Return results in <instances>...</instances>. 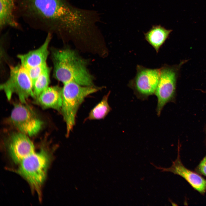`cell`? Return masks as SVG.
Returning a JSON list of instances; mask_svg holds the SVG:
<instances>
[{"label": "cell", "instance_id": "6da1fadb", "mask_svg": "<svg viewBox=\"0 0 206 206\" xmlns=\"http://www.w3.org/2000/svg\"><path fill=\"white\" fill-rule=\"evenodd\" d=\"M15 13L29 25L76 39L85 34L93 22L92 12L68 0H15Z\"/></svg>", "mask_w": 206, "mask_h": 206}, {"label": "cell", "instance_id": "7a4b0ae2", "mask_svg": "<svg viewBox=\"0 0 206 206\" xmlns=\"http://www.w3.org/2000/svg\"><path fill=\"white\" fill-rule=\"evenodd\" d=\"M54 76L64 84L74 82L84 86H93L94 78L87 68L86 60L69 48L53 51Z\"/></svg>", "mask_w": 206, "mask_h": 206}, {"label": "cell", "instance_id": "3957f363", "mask_svg": "<svg viewBox=\"0 0 206 206\" xmlns=\"http://www.w3.org/2000/svg\"><path fill=\"white\" fill-rule=\"evenodd\" d=\"M64 84L61 111L66 125V135L68 136L75 124L78 110L85 98L98 91L101 88L82 86L74 82Z\"/></svg>", "mask_w": 206, "mask_h": 206}, {"label": "cell", "instance_id": "277c9868", "mask_svg": "<svg viewBox=\"0 0 206 206\" xmlns=\"http://www.w3.org/2000/svg\"><path fill=\"white\" fill-rule=\"evenodd\" d=\"M51 160L50 153L46 149L41 148L24 159L19 164L16 172L39 194Z\"/></svg>", "mask_w": 206, "mask_h": 206}, {"label": "cell", "instance_id": "5b68a950", "mask_svg": "<svg viewBox=\"0 0 206 206\" xmlns=\"http://www.w3.org/2000/svg\"><path fill=\"white\" fill-rule=\"evenodd\" d=\"M0 88L9 100L14 94L17 95L23 103H25L29 97L35 98L32 82L27 69L21 64L10 66L9 77Z\"/></svg>", "mask_w": 206, "mask_h": 206}, {"label": "cell", "instance_id": "8992f818", "mask_svg": "<svg viewBox=\"0 0 206 206\" xmlns=\"http://www.w3.org/2000/svg\"><path fill=\"white\" fill-rule=\"evenodd\" d=\"M179 66L163 65L160 68V75L154 94L157 102L156 111L159 116L165 105L175 96Z\"/></svg>", "mask_w": 206, "mask_h": 206}, {"label": "cell", "instance_id": "52a82bcc", "mask_svg": "<svg viewBox=\"0 0 206 206\" xmlns=\"http://www.w3.org/2000/svg\"><path fill=\"white\" fill-rule=\"evenodd\" d=\"M9 120L19 132L29 136L38 133L43 124L31 108L22 103L14 105Z\"/></svg>", "mask_w": 206, "mask_h": 206}, {"label": "cell", "instance_id": "ba28073f", "mask_svg": "<svg viewBox=\"0 0 206 206\" xmlns=\"http://www.w3.org/2000/svg\"><path fill=\"white\" fill-rule=\"evenodd\" d=\"M135 76L130 80L128 86L137 97L141 100L154 94L160 75V68L151 69L137 65Z\"/></svg>", "mask_w": 206, "mask_h": 206}, {"label": "cell", "instance_id": "9c48e42d", "mask_svg": "<svg viewBox=\"0 0 206 206\" xmlns=\"http://www.w3.org/2000/svg\"><path fill=\"white\" fill-rule=\"evenodd\" d=\"M156 169L161 172H170L178 175L185 179L195 190L202 194L206 191V180L198 174L193 172L185 167L181 160L179 148H178L176 159L173 161L172 164L167 168L158 167L151 163Z\"/></svg>", "mask_w": 206, "mask_h": 206}, {"label": "cell", "instance_id": "30bf717a", "mask_svg": "<svg viewBox=\"0 0 206 206\" xmlns=\"http://www.w3.org/2000/svg\"><path fill=\"white\" fill-rule=\"evenodd\" d=\"M27 135L19 132L10 136L7 148L13 162L19 164L25 158L35 152L34 144Z\"/></svg>", "mask_w": 206, "mask_h": 206}, {"label": "cell", "instance_id": "8fae6325", "mask_svg": "<svg viewBox=\"0 0 206 206\" xmlns=\"http://www.w3.org/2000/svg\"><path fill=\"white\" fill-rule=\"evenodd\" d=\"M51 37V33H48L45 41L39 47L25 54L18 55L21 64L27 69L46 63L49 54L48 46Z\"/></svg>", "mask_w": 206, "mask_h": 206}, {"label": "cell", "instance_id": "7c38bea8", "mask_svg": "<svg viewBox=\"0 0 206 206\" xmlns=\"http://www.w3.org/2000/svg\"><path fill=\"white\" fill-rule=\"evenodd\" d=\"M43 108L61 111L62 103V88L58 86L48 87L35 99Z\"/></svg>", "mask_w": 206, "mask_h": 206}, {"label": "cell", "instance_id": "4fadbf2b", "mask_svg": "<svg viewBox=\"0 0 206 206\" xmlns=\"http://www.w3.org/2000/svg\"><path fill=\"white\" fill-rule=\"evenodd\" d=\"M15 0H0V28L7 26L18 28L15 14Z\"/></svg>", "mask_w": 206, "mask_h": 206}, {"label": "cell", "instance_id": "5bb4252c", "mask_svg": "<svg viewBox=\"0 0 206 206\" xmlns=\"http://www.w3.org/2000/svg\"><path fill=\"white\" fill-rule=\"evenodd\" d=\"M172 31L160 25H153L144 33V39L158 53Z\"/></svg>", "mask_w": 206, "mask_h": 206}, {"label": "cell", "instance_id": "9a60e30c", "mask_svg": "<svg viewBox=\"0 0 206 206\" xmlns=\"http://www.w3.org/2000/svg\"><path fill=\"white\" fill-rule=\"evenodd\" d=\"M110 92L104 96L101 101L90 111L86 120H97L104 119L111 110L108 102Z\"/></svg>", "mask_w": 206, "mask_h": 206}, {"label": "cell", "instance_id": "2e32d148", "mask_svg": "<svg viewBox=\"0 0 206 206\" xmlns=\"http://www.w3.org/2000/svg\"><path fill=\"white\" fill-rule=\"evenodd\" d=\"M50 68L47 65L41 74L33 84V90L36 98L44 90L48 87L50 82Z\"/></svg>", "mask_w": 206, "mask_h": 206}, {"label": "cell", "instance_id": "e0dca14e", "mask_svg": "<svg viewBox=\"0 0 206 206\" xmlns=\"http://www.w3.org/2000/svg\"><path fill=\"white\" fill-rule=\"evenodd\" d=\"M46 63L43 65L26 69L32 82L33 84L41 74L47 65Z\"/></svg>", "mask_w": 206, "mask_h": 206}, {"label": "cell", "instance_id": "ac0fdd59", "mask_svg": "<svg viewBox=\"0 0 206 206\" xmlns=\"http://www.w3.org/2000/svg\"><path fill=\"white\" fill-rule=\"evenodd\" d=\"M196 170L199 173L206 177V155L200 162Z\"/></svg>", "mask_w": 206, "mask_h": 206}, {"label": "cell", "instance_id": "d6986e66", "mask_svg": "<svg viewBox=\"0 0 206 206\" xmlns=\"http://www.w3.org/2000/svg\"></svg>", "mask_w": 206, "mask_h": 206}]
</instances>
